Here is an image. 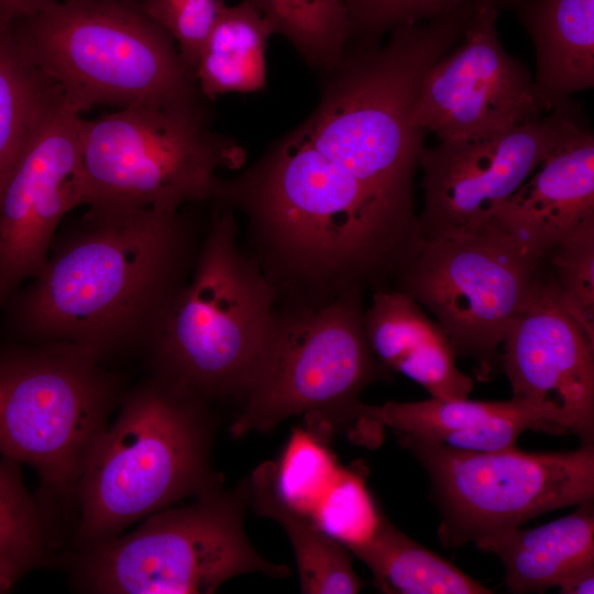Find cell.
<instances>
[{
    "instance_id": "cell-1",
    "label": "cell",
    "mask_w": 594,
    "mask_h": 594,
    "mask_svg": "<svg viewBox=\"0 0 594 594\" xmlns=\"http://www.w3.org/2000/svg\"><path fill=\"white\" fill-rule=\"evenodd\" d=\"M183 209L87 207L56 233L41 272L1 308L7 334L74 344L107 363L145 355L206 231Z\"/></svg>"
},
{
    "instance_id": "cell-2",
    "label": "cell",
    "mask_w": 594,
    "mask_h": 594,
    "mask_svg": "<svg viewBox=\"0 0 594 594\" xmlns=\"http://www.w3.org/2000/svg\"><path fill=\"white\" fill-rule=\"evenodd\" d=\"M476 10L395 29L385 44H350L324 74L318 106L296 130L388 201L416 210L415 176L427 135L414 123L420 86Z\"/></svg>"
},
{
    "instance_id": "cell-3",
    "label": "cell",
    "mask_w": 594,
    "mask_h": 594,
    "mask_svg": "<svg viewBox=\"0 0 594 594\" xmlns=\"http://www.w3.org/2000/svg\"><path fill=\"white\" fill-rule=\"evenodd\" d=\"M210 402L158 374L125 392L94 447L78 486L77 551L188 497L222 485L211 465L217 420Z\"/></svg>"
},
{
    "instance_id": "cell-4",
    "label": "cell",
    "mask_w": 594,
    "mask_h": 594,
    "mask_svg": "<svg viewBox=\"0 0 594 594\" xmlns=\"http://www.w3.org/2000/svg\"><path fill=\"white\" fill-rule=\"evenodd\" d=\"M124 393L121 376L80 346L0 344V455L36 472L34 496L54 546L65 527L74 532L80 477Z\"/></svg>"
},
{
    "instance_id": "cell-5",
    "label": "cell",
    "mask_w": 594,
    "mask_h": 594,
    "mask_svg": "<svg viewBox=\"0 0 594 594\" xmlns=\"http://www.w3.org/2000/svg\"><path fill=\"white\" fill-rule=\"evenodd\" d=\"M276 308L274 286L241 242L238 217L215 204L193 273L145 353L148 372L209 402H239Z\"/></svg>"
},
{
    "instance_id": "cell-6",
    "label": "cell",
    "mask_w": 594,
    "mask_h": 594,
    "mask_svg": "<svg viewBox=\"0 0 594 594\" xmlns=\"http://www.w3.org/2000/svg\"><path fill=\"white\" fill-rule=\"evenodd\" d=\"M29 59L81 113L207 100L141 0H61L11 24Z\"/></svg>"
},
{
    "instance_id": "cell-7",
    "label": "cell",
    "mask_w": 594,
    "mask_h": 594,
    "mask_svg": "<svg viewBox=\"0 0 594 594\" xmlns=\"http://www.w3.org/2000/svg\"><path fill=\"white\" fill-rule=\"evenodd\" d=\"M364 295L338 296L317 306L276 308L258 364L243 393L230 432H267L304 416L327 435L348 432L364 441L360 395L389 377L364 330Z\"/></svg>"
},
{
    "instance_id": "cell-8",
    "label": "cell",
    "mask_w": 594,
    "mask_h": 594,
    "mask_svg": "<svg viewBox=\"0 0 594 594\" xmlns=\"http://www.w3.org/2000/svg\"><path fill=\"white\" fill-rule=\"evenodd\" d=\"M209 119L204 100L81 118L84 206L178 210L212 201L218 173L241 169L246 153Z\"/></svg>"
},
{
    "instance_id": "cell-9",
    "label": "cell",
    "mask_w": 594,
    "mask_h": 594,
    "mask_svg": "<svg viewBox=\"0 0 594 594\" xmlns=\"http://www.w3.org/2000/svg\"><path fill=\"white\" fill-rule=\"evenodd\" d=\"M248 479L222 485L190 504L168 507L127 535L79 550L73 558L76 590L92 594L213 593L230 579L261 573L289 575L250 542L244 515Z\"/></svg>"
},
{
    "instance_id": "cell-10",
    "label": "cell",
    "mask_w": 594,
    "mask_h": 594,
    "mask_svg": "<svg viewBox=\"0 0 594 594\" xmlns=\"http://www.w3.org/2000/svg\"><path fill=\"white\" fill-rule=\"evenodd\" d=\"M426 470L446 548L520 527L554 509L594 498V444L573 451L531 453L517 447L463 451L398 438Z\"/></svg>"
},
{
    "instance_id": "cell-11",
    "label": "cell",
    "mask_w": 594,
    "mask_h": 594,
    "mask_svg": "<svg viewBox=\"0 0 594 594\" xmlns=\"http://www.w3.org/2000/svg\"><path fill=\"white\" fill-rule=\"evenodd\" d=\"M539 264L488 223L471 237L425 241L392 288L426 308L484 380L501 362L498 349Z\"/></svg>"
},
{
    "instance_id": "cell-12",
    "label": "cell",
    "mask_w": 594,
    "mask_h": 594,
    "mask_svg": "<svg viewBox=\"0 0 594 594\" xmlns=\"http://www.w3.org/2000/svg\"><path fill=\"white\" fill-rule=\"evenodd\" d=\"M585 124L581 106L570 98L512 130L425 147L419 163L425 241L479 232L546 156Z\"/></svg>"
},
{
    "instance_id": "cell-13",
    "label": "cell",
    "mask_w": 594,
    "mask_h": 594,
    "mask_svg": "<svg viewBox=\"0 0 594 594\" xmlns=\"http://www.w3.org/2000/svg\"><path fill=\"white\" fill-rule=\"evenodd\" d=\"M498 10L481 7L462 38L426 74L414 123L440 141L512 130L543 111L527 66L499 41Z\"/></svg>"
},
{
    "instance_id": "cell-14",
    "label": "cell",
    "mask_w": 594,
    "mask_h": 594,
    "mask_svg": "<svg viewBox=\"0 0 594 594\" xmlns=\"http://www.w3.org/2000/svg\"><path fill=\"white\" fill-rule=\"evenodd\" d=\"M512 399L581 444L594 439V340L565 310L540 265L503 342Z\"/></svg>"
},
{
    "instance_id": "cell-15",
    "label": "cell",
    "mask_w": 594,
    "mask_h": 594,
    "mask_svg": "<svg viewBox=\"0 0 594 594\" xmlns=\"http://www.w3.org/2000/svg\"><path fill=\"white\" fill-rule=\"evenodd\" d=\"M81 112L66 99L23 151L0 196V309L45 265L64 217L84 206Z\"/></svg>"
},
{
    "instance_id": "cell-16",
    "label": "cell",
    "mask_w": 594,
    "mask_h": 594,
    "mask_svg": "<svg viewBox=\"0 0 594 594\" xmlns=\"http://www.w3.org/2000/svg\"><path fill=\"white\" fill-rule=\"evenodd\" d=\"M594 217V134L588 124L556 146L490 223L540 262L574 227Z\"/></svg>"
},
{
    "instance_id": "cell-17",
    "label": "cell",
    "mask_w": 594,
    "mask_h": 594,
    "mask_svg": "<svg viewBox=\"0 0 594 594\" xmlns=\"http://www.w3.org/2000/svg\"><path fill=\"white\" fill-rule=\"evenodd\" d=\"M366 427L391 429L398 438L429 440L463 451H496L516 447L528 430L561 435L542 416L509 399L483 402L430 397L418 402H387L361 407Z\"/></svg>"
},
{
    "instance_id": "cell-18",
    "label": "cell",
    "mask_w": 594,
    "mask_h": 594,
    "mask_svg": "<svg viewBox=\"0 0 594 594\" xmlns=\"http://www.w3.org/2000/svg\"><path fill=\"white\" fill-rule=\"evenodd\" d=\"M364 330L377 361L422 386L431 397L460 399L472 392L474 381L458 367L443 329L402 290L372 293L364 309Z\"/></svg>"
},
{
    "instance_id": "cell-19",
    "label": "cell",
    "mask_w": 594,
    "mask_h": 594,
    "mask_svg": "<svg viewBox=\"0 0 594 594\" xmlns=\"http://www.w3.org/2000/svg\"><path fill=\"white\" fill-rule=\"evenodd\" d=\"M535 48L537 98L547 113L594 86V0H517Z\"/></svg>"
},
{
    "instance_id": "cell-20",
    "label": "cell",
    "mask_w": 594,
    "mask_h": 594,
    "mask_svg": "<svg viewBox=\"0 0 594 594\" xmlns=\"http://www.w3.org/2000/svg\"><path fill=\"white\" fill-rule=\"evenodd\" d=\"M474 543L499 558L509 592L541 593L557 586L573 568L594 560L593 501L546 525L516 527Z\"/></svg>"
},
{
    "instance_id": "cell-21",
    "label": "cell",
    "mask_w": 594,
    "mask_h": 594,
    "mask_svg": "<svg viewBox=\"0 0 594 594\" xmlns=\"http://www.w3.org/2000/svg\"><path fill=\"white\" fill-rule=\"evenodd\" d=\"M248 482L254 510L278 522L290 540L301 593L354 594L361 591L363 581L353 569L349 549L285 497L275 463L260 465Z\"/></svg>"
},
{
    "instance_id": "cell-22",
    "label": "cell",
    "mask_w": 594,
    "mask_h": 594,
    "mask_svg": "<svg viewBox=\"0 0 594 594\" xmlns=\"http://www.w3.org/2000/svg\"><path fill=\"white\" fill-rule=\"evenodd\" d=\"M388 594H492L451 562L421 546L380 516L372 532L346 546Z\"/></svg>"
},
{
    "instance_id": "cell-23",
    "label": "cell",
    "mask_w": 594,
    "mask_h": 594,
    "mask_svg": "<svg viewBox=\"0 0 594 594\" xmlns=\"http://www.w3.org/2000/svg\"><path fill=\"white\" fill-rule=\"evenodd\" d=\"M275 34L249 0L224 6L199 55L195 75L208 100L229 92H255L266 84L265 51Z\"/></svg>"
},
{
    "instance_id": "cell-24",
    "label": "cell",
    "mask_w": 594,
    "mask_h": 594,
    "mask_svg": "<svg viewBox=\"0 0 594 594\" xmlns=\"http://www.w3.org/2000/svg\"><path fill=\"white\" fill-rule=\"evenodd\" d=\"M64 99L25 55L11 25L0 23V196L30 140Z\"/></svg>"
},
{
    "instance_id": "cell-25",
    "label": "cell",
    "mask_w": 594,
    "mask_h": 594,
    "mask_svg": "<svg viewBox=\"0 0 594 594\" xmlns=\"http://www.w3.org/2000/svg\"><path fill=\"white\" fill-rule=\"evenodd\" d=\"M21 465L0 458V575L12 584L54 560L51 536Z\"/></svg>"
},
{
    "instance_id": "cell-26",
    "label": "cell",
    "mask_w": 594,
    "mask_h": 594,
    "mask_svg": "<svg viewBox=\"0 0 594 594\" xmlns=\"http://www.w3.org/2000/svg\"><path fill=\"white\" fill-rule=\"evenodd\" d=\"M308 66L324 74L342 61L350 40L343 0H249Z\"/></svg>"
},
{
    "instance_id": "cell-27",
    "label": "cell",
    "mask_w": 594,
    "mask_h": 594,
    "mask_svg": "<svg viewBox=\"0 0 594 594\" xmlns=\"http://www.w3.org/2000/svg\"><path fill=\"white\" fill-rule=\"evenodd\" d=\"M565 310L594 340V217L570 230L540 261Z\"/></svg>"
},
{
    "instance_id": "cell-28",
    "label": "cell",
    "mask_w": 594,
    "mask_h": 594,
    "mask_svg": "<svg viewBox=\"0 0 594 594\" xmlns=\"http://www.w3.org/2000/svg\"><path fill=\"white\" fill-rule=\"evenodd\" d=\"M517 0H343L349 44L380 43L398 28L440 19L465 8L513 9Z\"/></svg>"
},
{
    "instance_id": "cell-29",
    "label": "cell",
    "mask_w": 594,
    "mask_h": 594,
    "mask_svg": "<svg viewBox=\"0 0 594 594\" xmlns=\"http://www.w3.org/2000/svg\"><path fill=\"white\" fill-rule=\"evenodd\" d=\"M144 10L162 26L180 13L220 8L223 0H141Z\"/></svg>"
},
{
    "instance_id": "cell-30",
    "label": "cell",
    "mask_w": 594,
    "mask_h": 594,
    "mask_svg": "<svg viewBox=\"0 0 594 594\" xmlns=\"http://www.w3.org/2000/svg\"><path fill=\"white\" fill-rule=\"evenodd\" d=\"M557 587L562 594L594 593V560L573 568L560 580Z\"/></svg>"
},
{
    "instance_id": "cell-31",
    "label": "cell",
    "mask_w": 594,
    "mask_h": 594,
    "mask_svg": "<svg viewBox=\"0 0 594 594\" xmlns=\"http://www.w3.org/2000/svg\"><path fill=\"white\" fill-rule=\"evenodd\" d=\"M57 1L61 0H0V23L11 25Z\"/></svg>"
},
{
    "instance_id": "cell-32",
    "label": "cell",
    "mask_w": 594,
    "mask_h": 594,
    "mask_svg": "<svg viewBox=\"0 0 594 594\" xmlns=\"http://www.w3.org/2000/svg\"><path fill=\"white\" fill-rule=\"evenodd\" d=\"M13 586L7 579L0 575V593H4Z\"/></svg>"
}]
</instances>
